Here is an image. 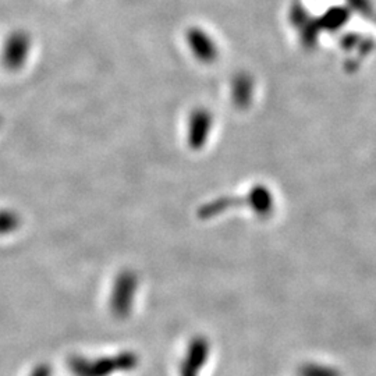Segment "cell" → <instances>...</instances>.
<instances>
[{"instance_id": "cell-6", "label": "cell", "mask_w": 376, "mask_h": 376, "mask_svg": "<svg viewBox=\"0 0 376 376\" xmlns=\"http://www.w3.org/2000/svg\"><path fill=\"white\" fill-rule=\"evenodd\" d=\"M300 376H341L336 368L321 365V364H304L299 370Z\"/></svg>"}, {"instance_id": "cell-5", "label": "cell", "mask_w": 376, "mask_h": 376, "mask_svg": "<svg viewBox=\"0 0 376 376\" xmlns=\"http://www.w3.org/2000/svg\"><path fill=\"white\" fill-rule=\"evenodd\" d=\"M133 293H134V279L130 276L121 277V280L118 282V284L116 287V293L113 297V306L118 314H123L124 311L128 309L124 297H127V300H130Z\"/></svg>"}, {"instance_id": "cell-2", "label": "cell", "mask_w": 376, "mask_h": 376, "mask_svg": "<svg viewBox=\"0 0 376 376\" xmlns=\"http://www.w3.org/2000/svg\"><path fill=\"white\" fill-rule=\"evenodd\" d=\"M245 199L247 204L251 206V209L261 218L269 216L273 211V197L265 186H255L251 188Z\"/></svg>"}, {"instance_id": "cell-1", "label": "cell", "mask_w": 376, "mask_h": 376, "mask_svg": "<svg viewBox=\"0 0 376 376\" xmlns=\"http://www.w3.org/2000/svg\"><path fill=\"white\" fill-rule=\"evenodd\" d=\"M30 40L24 33H14L7 38L3 48V62L7 69H18L27 59Z\"/></svg>"}, {"instance_id": "cell-3", "label": "cell", "mask_w": 376, "mask_h": 376, "mask_svg": "<svg viewBox=\"0 0 376 376\" xmlns=\"http://www.w3.org/2000/svg\"><path fill=\"white\" fill-rule=\"evenodd\" d=\"M188 42L197 59L204 62H211L215 57V46L211 39L205 35L201 30H191L188 33Z\"/></svg>"}, {"instance_id": "cell-4", "label": "cell", "mask_w": 376, "mask_h": 376, "mask_svg": "<svg viewBox=\"0 0 376 376\" xmlns=\"http://www.w3.org/2000/svg\"><path fill=\"white\" fill-rule=\"evenodd\" d=\"M211 128V116L205 111L194 113L189 124V143L194 148H199L206 140Z\"/></svg>"}]
</instances>
